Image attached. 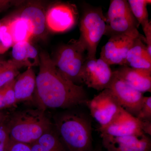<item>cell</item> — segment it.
Wrapping results in <instances>:
<instances>
[{
    "mask_svg": "<svg viewBox=\"0 0 151 151\" xmlns=\"http://www.w3.org/2000/svg\"><path fill=\"white\" fill-rule=\"evenodd\" d=\"M4 123L0 125V151H7L11 141L9 132Z\"/></svg>",
    "mask_w": 151,
    "mask_h": 151,
    "instance_id": "obj_26",
    "label": "cell"
},
{
    "mask_svg": "<svg viewBox=\"0 0 151 151\" xmlns=\"http://www.w3.org/2000/svg\"><path fill=\"white\" fill-rule=\"evenodd\" d=\"M11 63V60L6 61L0 59V75L6 68L9 66Z\"/></svg>",
    "mask_w": 151,
    "mask_h": 151,
    "instance_id": "obj_30",
    "label": "cell"
},
{
    "mask_svg": "<svg viewBox=\"0 0 151 151\" xmlns=\"http://www.w3.org/2000/svg\"><path fill=\"white\" fill-rule=\"evenodd\" d=\"M141 129L144 134L147 136L151 135V121L139 120Z\"/></svg>",
    "mask_w": 151,
    "mask_h": 151,
    "instance_id": "obj_29",
    "label": "cell"
},
{
    "mask_svg": "<svg viewBox=\"0 0 151 151\" xmlns=\"http://www.w3.org/2000/svg\"><path fill=\"white\" fill-rule=\"evenodd\" d=\"M113 76L111 65L103 59H86L82 68L81 79L82 83L88 87L102 91L108 89Z\"/></svg>",
    "mask_w": 151,
    "mask_h": 151,
    "instance_id": "obj_8",
    "label": "cell"
},
{
    "mask_svg": "<svg viewBox=\"0 0 151 151\" xmlns=\"http://www.w3.org/2000/svg\"><path fill=\"white\" fill-rule=\"evenodd\" d=\"M5 125L11 141L31 145L52 129V124L39 108L27 109L8 114Z\"/></svg>",
    "mask_w": 151,
    "mask_h": 151,
    "instance_id": "obj_3",
    "label": "cell"
},
{
    "mask_svg": "<svg viewBox=\"0 0 151 151\" xmlns=\"http://www.w3.org/2000/svg\"><path fill=\"white\" fill-rule=\"evenodd\" d=\"M98 131L100 136L106 135L114 137L144 134L139 120L122 108L108 125L99 128Z\"/></svg>",
    "mask_w": 151,
    "mask_h": 151,
    "instance_id": "obj_12",
    "label": "cell"
},
{
    "mask_svg": "<svg viewBox=\"0 0 151 151\" xmlns=\"http://www.w3.org/2000/svg\"><path fill=\"white\" fill-rule=\"evenodd\" d=\"M0 39L3 46L7 50L11 47L13 46V40L6 22L3 23L0 28Z\"/></svg>",
    "mask_w": 151,
    "mask_h": 151,
    "instance_id": "obj_24",
    "label": "cell"
},
{
    "mask_svg": "<svg viewBox=\"0 0 151 151\" xmlns=\"http://www.w3.org/2000/svg\"><path fill=\"white\" fill-rule=\"evenodd\" d=\"M7 151H32L29 145L10 141Z\"/></svg>",
    "mask_w": 151,
    "mask_h": 151,
    "instance_id": "obj_28",
    "label": "cell"
},
{
    "mask_svg": "<svg viewBox=\"0 0 151 151\" xmlns=\"http://www.w3.org/2000/svg\"><path fill=\"white\" fill-rule=\"evenodd\" d=\"M145 34V42L149 54L151 56V22H149L142 26Z\"/></svg>",
    "mask_w": 151,
    "mask_h": 151,
    "instance_id": "obj_27",
    "label": "cell"
},
{
    "mask_svg": "<svg viewBox=\"0 0 151 151\" xmlns=\"http://www.w3.org/2000/svg\"><path fill=\"white\" fill-rule=\"evenodd\" d=\"M15 81V80L3 89H1L2 93L3 100L7 108L13 107L17 104L14 90Z\"/></svg>",
    "mask_w": 151,
    "mask_h": 151,
    "instance_id": "obj_23",
    "label": "cell"
},
{
    "mask_svg": "<svg viewBox=\"0 0 151 151\" xmlns=\"http://www.w3.org/2000/svg\"><path fill=\"white\" fill-rule=\"evenodd\" d=\"M142 35L135 40L127 53L125 66L151 69V56L149 54Z\"/></svg>",
    "mask_w": 151,
    "mask_h": 151,
    "instance_id": "obj_16",
    "label": "cell"
},
{
    "mask_svg": "<svg viewBox=\"0 0 151 151\" xmlns=\"http://www.w3.org/2000/svg\"><path fill=\"white\" fill-rule=\"evenodd\" d=\"M106 18L99 8L85 9L80 21L78 40L86 52V59L96 58L97 47L106 30Z\"/></svg>",
    "mask_w": 151,
    "mask_h": 151,
    "instance_id": "obj_4",
    "label": "cell"
},
{
    "mask_svg": "<svg viewBox=\"0 0 151 151\" xmlns=\"http://www.w3.org/2000/svg\"><path fill=\"white\" fill-rule=\"evenodd\" d=\"M128 4L133 15L139 24L142 26L149 22L148 5L150 4L151 0H129Z\"/></svg>",
    "mask_w": 151,
    "mask_h": 151,
    "instance_id": "obj_21",
    "label": "cell"
},
{
    "mask_svg": "<svg viewBox=\"0 0 151 151\" xmlns=\"http://www.w3.org/2000/svg\"><path fill=\"white\" fill-rule=\"evenodd\" d=\"M6 108H7L3 100L1 90H0V110H4Z\"/></svg>",
    "mask_w": 151,
    "mask_h": 151,
    "instance_id": "obj_33",
    "label": "cell"
},
{
    "mask_svg": "<svg viewBox=\"0 0 151 151\" xmlns=\"http://www.w3.org/2000/svg\"><path fill=\"white\" fill-rule=\"evenodd\" d=\"M39 57L34 97L37 108L45 111L47 108L71 109L86 104L88 99L84 87L63 75L48 53L41 52Z\"/></svg>",
    "mask_w": 151,
    "mask_h": 151,
    "instance_id": "obj_1",
    "label": "cell"
},
{
    "mask_svg": "<svg viewBox=\"0 0 151 151\" xmlns=\"http://www.w3.org/2000/svg\"><path fill=\"white\" fill-rule=\"evenodd\" d=\"M78 16L75 6L67 3H57L50 8L45 13L47 27L52 32H65L76 24Z\"/></svg>",
    "mask_w": 151,
    "mask_h": 151,
    "instance_id": "obj_11",
    "label": "cell"
},
{
    "mask_svg": "<svg viewBox=\"0 0 151 151\" xmlns=\"http://www.w3.org/2000/svg\"><path fill=\"white\" fill-rule=\"evenodd\" d=\"M6 23L14 44L21 42L29 41L33 37L32 28L25 19L18 16Z\"/></svg>",
    "mask_w": 151,
    "mask_h": 151,
    "instance_id": "obj_19",
    "label": "cell"
},
{
    "mask_svg": "<svg viewBox=\"0 0 151 151\" xmlns=\"http://www.w3.org/2000/svg\"><path fill=\"white\" fill-rule=\"evenodd\" d=\"M36 86V76L32 67L27 69L16 78L14 90L17 103L34 101Z\"/></svg>",
    "mask_w": 151,
    "mask_h": 151,
    "instance_id": "obj_15",
    "label": "cell"
},
{
    "mask_svg": "<svg viewBox=\"0 0 151 151\" xmlns=\"http://www.w3.org/2000/svg\"><path fill=\"white\" fill-rule=\"evenodd\" d=\"M8 114V113H6L4 110H0V125L5 122Z\"/></svg>",
    "mask_w": 151,
    "mask_h": 151,
    "instance_id": "obj_32",
    "label": "cell"
},
{
    "mask_svg": "<svg viewBox=\"0 0 151 151\" xmlns=\"http://www.w3.org/2000/svg\"><path fill=\"white\" fill-rule=\"evenodd\" d=\"M12 47V55L14 61L28 67L39 65V55L36 49L29 42H17Z\"/></svg>",
    "mask_w": 151,
    "mask_h": 151,
    "instance_id": "obj_18",
    "label": "cell"
},
{
    "mask_svg": "<svg viewBox=\"0 0 151 151\" xmlns=\"http://www.w3.org/2000/svg\"><path fill=\"white\" fill-rule=\"evenodd\" d=\"M0 47H3V48H4L5 49H6V50H7L3 46L2 44L1 43V39H0Z\"/></svg>",
    "mask_w": 151,
    "mask_h": 151,
    "instance_id": "obj_34",
    "label": "cell"
},
{
    "mask_svg": "<svg viewBox=\"0 0 151 151\" xmlns=\"http://www.w3.org/2000/svg\"><path fill=\"white\" fill-rule=\"evenodd\" d=\"M86 104L99 128L108 125L122 108L109 89L103 90L92 100H87Z\"/></svg>",
    "mask_w": 151,
    "mask_h": 151,
    "instance_id": "obj_10",
    "label": "cell"
},
{
    "mask_svg": "<svg viewBox=\"0 0 151 151\" xmlns=\"http://www.w3.org/2000/svg\"><path fill=\"white\" fill-rule=\"evenodd\" d=\"M114 72L130 86L142 93L151 92V69L122 66Z\"/></svg>",
    "mask_w": 151,
    "mask_h": 151,
    "instance_id": "obj_14",
    "label": "cell"
},
{
    "mask_svg": "<svg viewBox=\"0 0 151 151\" xmlns=\"http://www.w3.org/2000/svg\"><path fill=\"white\" fill-rule=\"evenodd\" d=\"M102 143L107 151H151V141L143 134L125 137H110L101 135Z\"/></svg>",
    "mask_w": 151,
    "mask_h": 151,
    "instance_id": "obj_13",
    "label": "cell"
},
{
    "mask_svg": "<svg viewBox=\"0 0 151 151\" xmlns=\"http://www.w3.org/2000/svg\"><path fill=\"white\" fill-rule=\"evenodd\" d=\"M86 50L76 40L59 47L52 59L63 75L76 85L82 83L81 73L86 60Z\"/></svg>",
    "mask_w": 151,
    "mask_h": 151,
    "instance_id": "obj_5",
    "label": "cell"
},
{
    "mask_svg": "<svg viewBox=\"0 0 151 151\" xmlns=\"http://www.w3.org/2000/svg\"><path fill=\"white\" fill-rule=\"evenodd\" d=\"M3 24V23L1 22H0V28H1V27L2 26V25Z\"/></svg>",
    "mask_w": 151,
    "mask_h": 151,
    "instance_id": "obj_35",
    "label": "cell"
},
{
    "mask_svg": "<svg viewBox=\"0 0 151 151\" xmlns=\"http://www.w3.org/2000/svg\"><path fill=\"white\" fill-rule=\"evenodd\" d=\"M35 143L49 151H65L56 131L52 129L43 134Z\"/></svg>",
    "mask_w": 151,
    "mask_h": 151,
    "instance_id": "obj_20",
    "label": "cell"
},
{
    "mask_svg": "<svg viewBox=\"0 0 151 151\" xmlns=\"http://www.w3.org/2000/svg\"><path fill=\"white\" fill-rule=\"evenodd\" d=\"M30 146L32 151H50L44 148L36 143H33L31 145H30Z\"/></svg>",
    "mask_w": 151,
    "mask_h": 151,
    "instance_id": "obj_31",
    "label": "cell"
},
{
    "mask_svg": "<svg viewBox=\"0 0 151 151\" xmlns=\"http://www.w3.org/2000/svg\"><path fill=\"white\" fill-rule=\"evenodd\" d=\"M24 65L11 60L10 65L0 75V90L15 80L19 75V69Z\"/></svg>",
    "mask_w": 151,
    "mask_h": 151,
    "instance_id": "obj_22",
    "label": "cell"
},
{
    "mask_svg": "<svg viewBox=\"0 0 151 151\" xmlns=\"http://www.w3.org/2000/svg\"><path fill=\"white\" fill-rule=\"evenodd\" d=\"M114 72V76L108 89L111 90L121 108L137 117L142 105L143 93L132 87Z\"/></svg>",
    "mask_w": 151,
    "mask_h": 151,
    "instance_id": "obj_9",
    "label": "cell"
},
{
    "mask_svg": "<svg viewBox=\"0 0 151 151\" xmlns=\"http://www.w3.org/2000/svg\"><path fill=\"white\" fill-rule=\"evenodd\" d=\"M55 127L63 145L69 151H92L91 121L83 113L66 111L55 116Z\"/></svg>",
    "mask_w": 151,
    "mask_h": 151,
    "instance_id": "obj_2",
    "label": "cell"
},
{
    "mask_svg": "<svg viewBox=\"0 0 151 151\" xmlns=\"http://www.w3.org/2000/svg\"><path fill=\"white\" fill-rule=\"evenodd\" d=\"M45 13L41 6L31 4L23 9L18 16L29 23L32 28L33 36L44 39L47 28Z\"/></svg>",
    "mask_w": 151,
    "mask_h": 151,
    "instance_id": "obj_17",
    "label": "cell"
},
{
    "mask_svg": "<svg viewBox=\"0 0 151 151\" xmlns=\"http://www.w3.org/2000/svg\"><path fill=\"white\" fill-rule=\"evenodd\" d=\"M142 35L138 29L110 37L102 47L100 58L109 65L125 66L127 53L136 39Z\"/></svg>",
    "mask_w": 151,
    "mask_h": 151,
    "instance_id": "obj_7",
    "label": "cell"
},
{
    "mask_svg": "<svg viewBox=\"0 0 151 151\" xmlns=\"http://www.w3.org/2000/svg\"><path fill=\"white\" fill-rule=\"evenodd\" d=\"M105 18L106 27L104 35L110 37L138 29L140 26L126 0L111 1Z\"/></svg>",
    "mask_w": 151,
    "mask_h": 151,
    "instance_id": "obj_6",
    "label": "cell"
},
{
    "mask_svg": "<svg viewBox=\"0 0 151 151\" xmlns=\"http://www.w3.org/2000/svg\"><path fill=\"white\" fill-rule=\"evenodd\" d=\"M136 118L139 120L151 121V97H145L140 110Z\"/></svg>",
    "mask_w": 151,
    "mask_h": 151,
    "instance_id": "obj_25",
    "label": "cell"
}]
</instances>
